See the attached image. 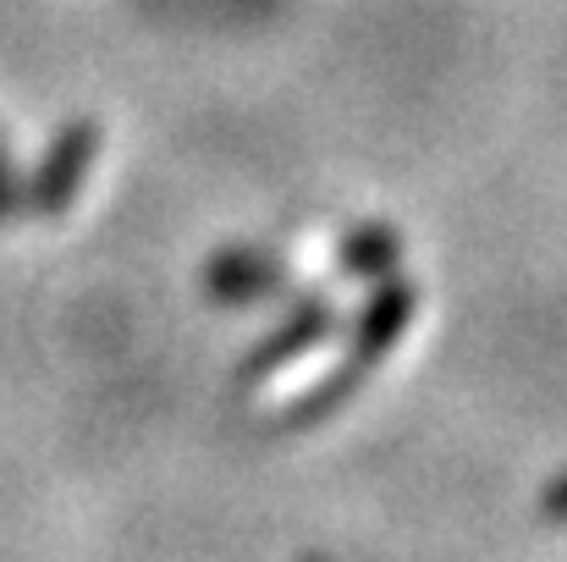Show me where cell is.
Wrapping results in <instances>:
<instances>
[{
    "label": "cell",
    "mask_w": 567,
    "mask_h": 562,
    "mask_svg": "<svg viewBox=\"0 0 567 562\" xmlns=\"http://www.w3.org/2000/svg\"><path fill=\"white\" fill-rule=\"evenodd\" d=\"M22 210H28V183L17 177L11 150L0 144V221H11V215H22Z\"/></svg>",
    "instance_id": "6"
},
{
    "label": "cell",
    "mask_w": 567,
    "mask_h": 562,
    "mask_svg": "<svg viewBox=\"0 0 567 562\" xmlns=\"http://www.w3.org/2000/svg\"><path fill=\"white\" fill-rule=\"evenodd\" d=\"M100 144H105V133H100L94 122H83V116L66 122V127L50 139L39 172L28 177V210H33V215H66L72 198H78V187H83V177L94 172Z\"/></svg>",
    "instance_id": "3"
},
{
    "label": "cell",
    "mask_w": 567,
    "mask_h": 562,
    "mask_svg": "<svg viewBox=\"0 0 567 562\" xmlns=\"http://www.w3.org/2000/svg\"><path fill=\"white\" fill-rule=\"evenodd\" d=\"M540 519L546 524H567V469L540 491Z\"/></svg>",
    "instance_id": "7"
},
{
    "label": "cell",
    "mask_w": 567,
    "mask_h": 562,
    "mask_svg": "<svg viewBox=\"0 0 567 562\" xmlns=\"http://www.w3.org/2000/svg\"><path fill=\"white\" fill-rule=\"evenodd\" d=\"M413 315H419V287H413V276H385L370 287V298H364V309H359V320L348 326V348H342V359H337V370L326 375V380H315L298 402H292V413H287V425L298 430V425H315V419H326L331 408H342L370 375L375 365L408 337V326H413Z\"/></svg>",
    "instance_id": "1"
},
{
    "label": "cell",
    "mask_w": 567,
    "mask_h": 562,
    "mask_svg": "<svg viewBox=\"0 0 567 562\" xmlns=\"http://www.w3.org/2000/svg\"><path fill=\"white\" fill-rule=\"evenodd\" d=\"M287 282H292L287 259H281V254H270V248H254V243L220 248V254L204 265V293H209V304H226V309L281 298V293H287Z\"/></svg>",
    "instance_id": "4"
},
{
    "label": "cell",
    "mask_w": 567,
    "mask_h": 562,
    "mask_svg": "<svg viewBox=\"0 0 567 562\" xmlns=\"http://www.w3.org/2000/svg\"><path fill=\"white\" fill-rule=\"evenodd\" d=\"M337 331H342V315H337L331 298H298V304L281 315V326H270V331L243 354L237 386H259V380H270L276 370H287L292 359H303V354H315L320 343H331Z\"/></svg>",
    "instance_id": "2"
},
{
    "label": "cell",
    "mask_w": 567,
    "mask_h": 562,
    "mask_svg": "<svg viewBox=\"0 0 567 562\" xmlns=\"http://www.w3.org/2000/svg\"><path fill=\"white\" fill-rule=\"evenodd\" d=\"M337 259H342V270L353 276V282H385V276H396V265H402V237L385 226V221H364V226H348L342 232V243H337Z\"/></svg>",
    "instance_id": "5"
}]
</instances>
